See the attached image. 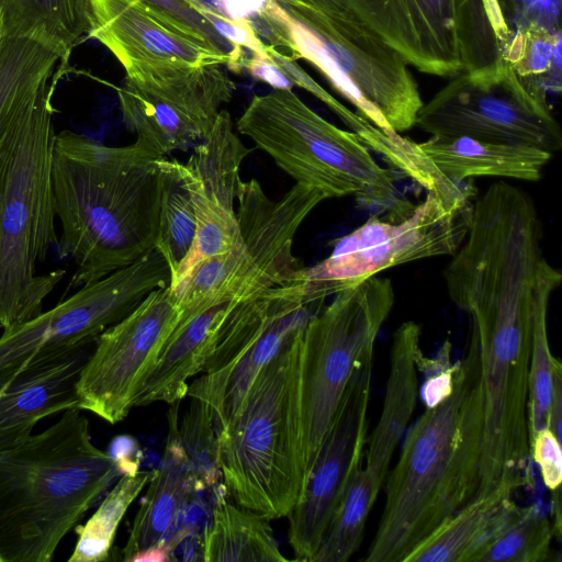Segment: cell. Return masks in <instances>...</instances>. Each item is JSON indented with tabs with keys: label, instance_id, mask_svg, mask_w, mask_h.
Here are the masks:
<instances>
[{
	"label": "cell",
	"instance_id": "cell-1",
	"mask_svg": "<svg viewBox=\"0 0 562 562\" xmlns=\"http://www.w3.org/2000/svg\"><path fill=\"white\" fill-rule=\"evenodd\" d=\"M162 158L137 139L108 146L69 130L56 133L57 246L60 257L75 262L72 286L94 282L155 249Z\"/></svg>",
	"mask_w": 562,
	"mask_h": 562
},
{
	"label": "cell",
	"instance_id": "cell-2",
	"mask_svg": "<svg viewBox=\"0 0 562 562\" xmlns=\"http://www.w3.org/2000/svg\"><path fill=\"white\" fill-rule=\"evenodd\" d=\"M483 400L479 346L471 330L453 389L403 436L384 482L385 504L363 561L404 562L409 552L471 502L480 486Z\"/></svg>",
	"mask_w": 562,
	"mask_h": 562
},
{
	"label": "cell",
	"instance_id": "cell-3",
	"mask_svg": "<svg viewBox=\"0 0 562 562\" xmlns=\"http://www.w3.org/2000/svg\"><path fill=\"white\" fill-rule=\"evenodd\" d=\"M81 412L0 449V562L52 561L117 475Z\"/></svg>",
	"mask_w": 562,
	"mask_h": 562
},
{
	"label": "cell",
	"instance_id": "cell-4",
	"mask_svg": "<svg viewBox=\"0 0 562 562\" xmlns=\"http://www.w3.org/2000/svg\"><path fill=\"white\" fill-rule=\"evenodd\" d=\"M54 75L38 88L0 150V329L42 312L66 271L37 274L58 243L53 198Z\"/></svg>",
	"mask_w": 562,
	"mask_h": 562
},
{
	"label": "cell",
	"instance_id": "cell-5",
	"mask_svg": "<svg viewBox=\"0 0 562 562\" xmlns=\"http://www.w3.org/2000/svg\"><path fill=\"white\" fill-rule=\"evenodd\" d=\"M304 327L259 370L234 415L216 429L215 463L228 494L267 519L286 517L304 484L299 401Z\"/></svg>",
	"mask_w": 562,
	"mask_h": 562
},
{
	"label": "cell",
	"instance_id": "cell-6",
	"mask_svg": "<svg viewBox=\"0 0 562 562\" xmlns=\"http://www.w3.org/2000/svg\"><path fill=\"white\" fill-rule=\"evenodd\" d=\"M236 127L295 183L326 199L352 195L360 209L375 214L414 204L400 195L395 173L378 164L353 132L325 120L292 90L254 95Z\"/></svg>",
	"mask_w": 562,
	"mask_h": 562
},
{
	"label": "cell",
	"instance_id": "cell-7",
	"mask_svg": "<svg viewBox=\"0 0 562 562\" xmlns=\"http://www.w3.org/2000/svg\"><path fill=\"white\" fill-rule=\"evenodd\" d=\"M293 19L299 58L314 64L356 112L386 134L416 124L424 104L406 61L344 0H277Z\"/></svg>",
	"mask_w": 562,
	"mask_h": 562
},
{
	"label": "cell",
	"instance_id": "cell-8",
	"mask_svg": "<svg viewBox=\"0 0 562 562\" xmlns=\"http://www.w3.org/2000/svg\"><path fill=\"white\" fill-rule=\"evenodd\" d=\"M394 302L391 280L373 276L335 294L304 327L299 370L304 483L355 373L372 360Z\"/></svg>",
	"mask_w": 562,
	"mask_h": 562
},
{
	"label": "cell",
	"instance_id": "cell-9",
	"mask_svg": "<svg viewBox=\"0 0 562 562\" xmlns=\"http://www.w3.org/2000/svg\"><path fill=\"white\" fill-rule=\"evenodd\" d=\"M408 66L453 77L496 61L514 25L498 0H344Z\"/></svg>",
	"mask_w": 562,
	"mask_h": 562
},
{
	"label": "cell",
	"instance_id": "cell-10",
	"mask_svg": "<svg viewBox=\"0 0 562 562\" xmlns=\"http://www.w3.org/2000/svg\"><path fill=\"white\" fill-rule=\"evenodd\" d=\"M474 200L448 202L434 192L404 212L372 213L333 241L330 254L301 269L305 301L322 306L340 291L386 269L437 256H452L464 241Z\"/></svg>",
	"mask_w": 562,
	"mask_h": 562
},
{
	"label": "cell",
	"instance_id": "cell-11",
	"mask_svg": "<svg viewBox=\"0 0 562 562\" xmlns=\"http://www.w3.org/2000/svg\"><path fill=\"white\" fill-rule=\"evenodd\" d=\"M415 125L430 135L532 146L552 155L562 148L547 95L528 88L502 57L453 76L423 104Z\"/></svg>",
	"mask_w": 562,
	"mask_h": 562
},
{
	"label": "cell",
	"instance_id": "cell-12",
	"mask_svg": "<svg viewBox=\"0 0 562 562\" xmlns=\"http://www.w3.org/2000/svg\"><path fill=\"white\" fill-rule=\"evenodd\" d=\"M169 282L167 262L154 249L135 262L81 285L53 308L2 330L0 381L31 362L91 347L151 291Z\"/></svg>",
	"mask_w": 562,
	"mask_h": 562
},
{
	"label": "cell",
	"instance_id": "cell-13",
	"mask_svg": "<svg viewBox=\"0 0 562 562\" xmlns=\"http://www.w3.org/2000/svg\"><path fill=\"white\" fill-rule=\"evenodd\" d=\"M125 71L117 89L123 121L162 157L204 140L235 90L220 65L142 64Z\"/></svg>",
	"mask_w": 562,
	"mask_h": 562
},
{
	"label": "cell",
	"instance_id": "cell-14",
	"mask_svg": "<svg viewBox=\"0 0 562 562\" xmlns=\"http://www.w3.org/2000/svg\"><path fill=\"white\" fill-rule=\"evenodd\" d=\"M88 35L127 68L142 64L192 67L245 65L234 47L183 0H87Z\"/></svg>",
	"mask_w": 562,
	"mask_h": 562
},
{
	"label": "cell",
	"instance_id": "cell-15",
	"mask_svg": "<svg viewBox=\"0 0 562 562\" xmlns=\"http://www.w3.org/2000/svg\"><path fill=\"white\" fill-rule=\"evenodd\" d=\"M178 318L168 285L151 291L95 340L76 382L79 409L110 424L123 420L138 386Z\"/></svg>",
	"mask_w": 562,
	"mask_h": 562
},
{
	"label": "cell",
	"instance_id": "cell-16",
	"mask_svg": "<svg viewBox=\"0 0 562 562\" xmlns=\"http://www.w3.org/2000/svg\"><path fill=\"white\" fill-rule=\"evenodd\" d=\"M372 360L355 373L331 428L289 515L295 560L313 562L347 490L363 463Z\"/></svg>",
	"mask_w": 562,
	"mask_h": 562
},
{
	"label": "cell",
	"instance_id": "cell-17",
	"mask_svg": "<svg viewBox=\"0 0 562 562\" xmlns=\"http://www.w3.org/2000/svg\"><path fill=\"white\" fill-rule=\"evenodd\" d=\"M324 200L322 191L300 183L272 200L257 180L243 181L236 212L244 257L222 300L241 302L293 280L302 268L292 252L294 237Z\"/></svg>",
	"mask_w": 562,
	"mask_h": 562
},
{
	"label": "cell",
	"instance_id": "cell-18",
	"mask_svg": "<svg viewBox=\"0 0 562 562\" xmlns=\"http://www.w3.org/2000/svg\"><path fill=\"white\" fill-rule=\"evenodd\" d=\"M181 171L191 194L196 233L186 259L170 279L176 286L200 261L240 245L237 199L240 168L250 149L233 130L229 113L222 110L206 138L194 146Z\"/></svg>",
	"mask_w": 562,
	"mask_h": 562
},
{
	"label": "cell",
	"instance_id": "cell-19",
	"mask_svg": "<svg viewBox=\"0 0 562 562\" xmlns=\"http://www.w3.org/2000/svg\"><path fill=\"white\" fill-rule=\"evenodd\" d=\"M420 326L408 321L393 334L390 372L378 424L367 437L364 459L344 497L346 507L368 515L384 485L395 449L412 418L417 396Z\"/></svg>",
	"mask_w": 562,
	"mask_h": 562
},
{
	"label": "cell",
	"instance_id": "cell-20",
	"mask_svg": "<svg viewBox=\"0 0 562 562\" xmlns=\"http://www.w3.org/2000/svg\"><path fill=\"white\" fill-rule=\"evenodd\" d=\"M90 352L34 361L0 381V449L25 439L41 419L79 408L76 382Z\"/></svg>",
	"mask_w": 562,
	"mask_h": 562
},
{
	"label": "cell",
	"instance_id": "cell-21",
	"mask_svg": "<svg viewBox=\"0 0 562 562\" xmlns=\"http://www.w3.org/2000/svg\"><path fill=\"white\" fill-rule=\"evenodd\" d=\"M237 303L224 301L178 313L138 386L134 407L155 402L176 404L187 396L188 381L202 372L222 323Z\"/></svg>",
	"mask_w": 562,
	"mask_h": 562
},
{
	"label": "cell",
	"instance_id": "cell-22",
	"mask_svg": "<svg viewBox=\"0 0 562 562\" xmlns=\"http://www.w3.org/2000/svg\"><path fill=\"white\" fill-rule=\"evenodd\" d=\"M171 413L164 459L147 483L122 551L123 561H132L138 553L162 544L181 510L201 487L202 482L180 439L177 406Z\"/></svg>",
	"mask_w": 562,
	"mask_h": 562
},
{
	"label": "cell",
	"instance_id": "cell-23",
	"mask_svg": "<svg viewBox=\"0 0 562 562\" xmlns=\"http://www.w3.org/2000/svg\"><path fill=\"white\" fill-rule=\"evenodd\" d=\"M420 149L453 182L491 176L536 182L552 154L532 146L495 144L470 137L431 135Z\"/></svg>",
	"mask_w": 562,
	"mask_h": 562
},
{
	"label": "cell",
	"instance_id": "cell-24",
	"mask_svg": "<svg viewBox=\"0 0 562 562\" xmlns=\"http://www.w3.org/2000/svg\"><path fill=\"white\" fill-rule=\"evenodd\" d=\"M67 66L63 55L33 35L0 36V150L25 108L55 67Z\"/></svg>",
	"mask_w": 562,
	"mask_h": 562
},
{
	"label": "cell",
	"instance_id": "cell-25",
	"mask_svg": "<svg viewBox=\"0 0 562 562\" xmlns=\"http://www.w3.org/2000/svg\"><path fill=\"white\" fill-rule=\"evenodd\" d=\"M269 519L218 496L205 526L202 560L207 562H284Z\"/></svg>",
	"mask_w": 562,
	"mask_h": 562
},
{
	"label": "cell",
	"instance_id": "cell-26",
	"mask_svg": "<svg viewBox=\"0 0 562 562\" xmlns=\"http://www.w3.org/2000/svg\"><path fill=\"white\" fill-rule=\"evenodd\" d=\"M514 504L512 497L473 498L414 548L404 562H473Z\"/></svg>",
	"mask_w": 562,
	"mask_h": 562
},
{
	"label": "cell",
	"instance_id": "cell-27",
	"mask_svg": "<svg viewBox=\"0 0 562 562\" xmlns=\"http://www.w3.org/2000/svg\"><path fill=\"white\" fill-rule=\"evenodd\" d=\"M0 13L3 33L36 36L66 63L89 31L87 0H0Z\"/></svg>",
	"mask_w": 562,
	"mask_h": 562
},
{
	"label": "cell",
	"instance_id": "cell-28",
	"mask_svg": "<svg viewBox=\"0 0 562 562\" xmlns=\"http://www.w3.org/2000/svg\"><path fill=\"white\" fill-rule=\"evenodd\" d=\"M561 280V272L543 257L538 272L532 314L528 440L539 429L549 427L553 369L558 359L551 353L549 347L547 314L550 296L560 285Z\"/></svg>",
	"mask_w": 562,
	"mask_h": 562
},
{
	"label": "cell",
	"instance_id": "cell-29",
	"mask_svg": "<svg viewBox=\"0 0 562 562\" xmlns=\"http://www.w3.org/2000/svg\"><path fill=\"white\" fill-rule=\"evenodd\" d=\"M160 169L161 194L155 249L166 260L171 279L193 245L196 218L181 161L164 157Z\"/></svg>",
	"mask_w": 562,
	"mask_h": 562
},
{
	"label": "cell",
	"instance_id": "cell-30",
	"mask_svg": "<svg viewBox=\"0 0 562 562\" xmlns=\"http://www.w3.org/2000/svg\"><path fill=\"white\" fill-rule=\"evenodd\" d=\"M552 521L536 504L512 506L473 562H544L551 560Z\"/></svg>",
	"mask_w": 562,
	"mask_h": 562
},
{
	"label": "cell",
	"instance_id": "cell-31",
	"mask_svg": "<svg viewBox=\"0 0 562 562\" xmlns=\"http://www.w3.org/2000/svg\"><path fill=\"white\" fill-rule=\"evenodd\" d=\"M266 50L292 85L305 89L325 103L369 149L378 153L395 169H400L407 164L412 153V139L402 136L400 133H384L359 113L351 111L335 99L302 69L296 59L271 46H266Z\"/></svg>",
	"mask_w": 562,
	"mask_h": 562
},
{
	"label": "cell",
	"instance_id": "cell-32",
	"mask_svg": "<svg viewBox=\"0 0 562 562\" xmlns=\"http://www.w3.org/2000/svg\"><path fill=\"white\" fill-rule=\"evenodd\" d=\"M151 474L153 471L138 470L121 475L86 524L76 526L78 537L68 562H101L109 559L120 522Z\"/></svg>",
	"mask_w": 562,
	"mask_h": 562
},
{
	"label": "cell",
	"instance_id": "cell-33",
	"mask_svg": "<svg viewBox=\"0 0 562 562\" xmlns=\"http://www.w3.org/2000/svg\"><path fill=\"white\" fill-rule=\"evenodd\" d=\"M501 57L536 92L561 90V31L517 26Z\"/></svg>",
	"mask_w": 562,
	"mask_h": 562
},
{
	"label": "cell",
	"instance_id": "cell-34",
	"mask_svg": "<svg viewBox=\"0 0 562 562\" xmlns=\"http://www.w3.org/2000/svg\"><path fill=\"white\" fill-rule=\"evenodd\" d=\"M217 10L233 20H246L259 37L261 36L277 50L285 49L288 55L295 53L290 25L293 19L277 0H214Z\"/></svg>",
	"mask_w": 562,
	"mask_h": 562
},
{
	"label": "cell",
	"instance_id": "cell-35",
	"mask_svg": "<svg viewBox=\"0 0 562 562\" xmlns=\"http://www.w3.org/2000/svg\"><path fill=\"white\" fill-rule=\"evenodd\" d=\"M450 357L451 342L447 339L434 357L422 353L418 359V371L424 374L420 398L425 408L439 404L452 392L457 362L451 363Z\"/></svg>",
	"mask_w": 562,
	"mask_h": 562
},
{
	"label": "cell",
	"instance_id": "cell-36",
	"mask_svg": "<svg viewBox=\"0 0 562 562\" xmlns=\"http://www.w3.org/2000/svg\"><path fill=\"white\" fill-rule=\"evenodd\" d=\"M190 8L211 23L214 30L234 47L248 48L252 54H267L266 45L246 20H233L200 0H183Z\"/></svg>",
	"mask_w": 562,
	"mask_h": 562
},
{
	"label": "cell",
	"instance_id": "cell-37",
	"mask_svg": "<svg viewBox=\"0 0 562 562\" xmlns=\"http://www.w3.org/2000/svg\"><path fill=\"white\" fill-rule=\"evenodd\" d=\"M562 441L550 427L536 431L529 440L531 460L539 467L546 487L552 493H559L562 482Z\"/></svg>",
	"mask_w": 562,
	"mask_h": 562
},
{
	"label": "cell",
	"instance_id": "cell-38",
	"mask_svg": "<svg viewBox=\"0 0 562 562\" xmlns=\"http://www.w3.org/2000/svg\"><path fill=\"white\" fill-rule=\"evenodd\" d=\"M516 4L515 27L533 25L561 31V0H516Z\"/></svg>",
	"mask_w": 562,
	"mask_h": 562
},
{
	"label": "cell",
	"instance_id": "cell-39",
	"mask_svg": "<svg viewBox=\"0 0 562 562\" xmlns=\"http://www.w3.org/2000/svg\"><path fill=\"white\" fill-rule=\"evenodd\" d=\"M245 67L254 78L267 82L274 89L292 90V82L268 54H252L251 58L246 61Z\"/></svg>",
	"mask_w": 562,
	"mask_h": 562
},
{
	"label": "cell",
	"instance_id": "cell-40",
	"mask_svg": "<svg viewBox=\"0 0 562 562\" xmlns=\"http://www.w3.org/2000/svg\"><path fill=\"white\" fill-rule=\"evenodd\" d=\"M119 473H132L138 471L139 454L136 440L131 436L114 438L108 451Z\"/></svg>",
	"mask_w": 562,
	"mask_h": 562
},
{
	"label": "cell",
	"instance_id": "cell-41",
	"mask_svg": "<svg viewBox=\"0 0 562 562\" xmlns=\"http://www.w3.org/2000/svg\"><path fill=\"white\" fill-rule=\"evenodd\" d=\"M549 427L554 436L562 441V366L559 359L553 369V394L550 405Z\"/></svg>",
	"mask_w": 562,
	"mask_h": 562
}]
</instances>
